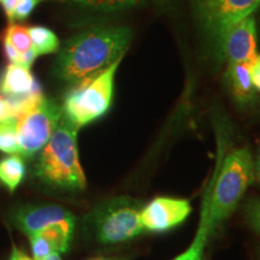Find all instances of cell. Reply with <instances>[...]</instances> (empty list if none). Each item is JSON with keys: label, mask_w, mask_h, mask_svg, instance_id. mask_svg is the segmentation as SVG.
<instances>
[{"label": "cell", "mask_w": 260, "mask_h": 260, "mask_svg": "<svg viewBox=\"0 0 260 260\" xmlns=\"http://www.w3.org/2000/svg\"><path fill=\"white\" fill-rule=\"evenodd\" d=\"M132 39L126 27L92 28L75 35L58 56L57 76L75 84L102 73L124 57Z\"/></svg>", "instance_id": "cell-1"}, {"label": "cell", "mask_w": 260, "mask_h": 260, "mask_svg": "<svg viewBox=\"0 0 260 260\" xmlns=\"http://www.w3.org/2000/svg\"><path fill=\"white\" fill-rule=\"evenodd\" d=\"M79 128L63 115L57 129L42 148L35 167V175L48 186L79 190L86 187L77 148Z\"/></svg>", "instance_id": "cell-2"}, {"label": "cell", "mask_w": 260, "mask_h": 260, "mask_svg": "<svg viewBox=\"0 0 260 260\" xmlns=\"http://www.w3.org/2000/svg\"><path fill=\"white\" fill-rule=\"evenodd\" d=\"M209 187L207 224L210 234L234 212L254 181V161L248 147L233 149L218 165Z\"/></svg>", "instance_id": "cell-3"}, {"label": "cell", "mask_w": 260, "mask_h": 260, "mask_svg": "<svg viewBox=\"0 0 260 260\" xmlns=\"http://www.w3.org/2000/svg\"><path fill=\"white\" fill-rule=\"evenodd\" d=\"M122 59L119 58L102 73L74 84L61 106L68 121L80 129L106 115L112 104L115 75Z\"/></svg>", "instance_id": "cell-4"}, {"label": "cell", "mask_w": 260, "mask_h": 260, "mask_svg": "<svg viewBox=\"0 0 260 260\" xmlns=\"http://www.w3.org/2000/svg\"><path fill=\"white\" fill-rule=\"evenodd\" d=\"M144 204L129 197H116L94 211L92 225L98 241L104 245L121 243L144 232L141 211Z\"/></svg>", "instance_id": "cell-5"}, {"label": "cell", "mask_w": 260, "mask_h": 260, "mask_svg": "<svg viewBox=\"0 0 260 260\" xmlns=\"http://www.w3.org/2000/svg\"><path fill=\"white\" fill-rule=\"evenodd\" d=\"M63 118V109L54 100L42 98L41 102L17 117L19 155L32 158L40 153Z\"/></svg>", "instance_id": "cell-6"}, {"label": "cell", "mask_w": 260, "mask_h": 260, "mask_svg": "<svg viewBox=\"0 0 260 260\" xmlns=\"http://www.w3.org/2000/svg\"><path fill=\"white\" fill-rule=\"evenodd\" d=\"M206 31L220 46L225 31L240 19L251 16L260 0H195Z\"/></svg>", "instance_id": "cell-7"}, {"label": "cell", "mask_w": 260, "mask_h": 260, "mask_svg": "<svg viewBox=\"0 0 260 260\" xmlns=\"http://www.w3.org/2000/svg\"><path fill=\"white\" fill-rule=\"evenodd\" d=\"M191 212L189 201L178 198L159 197L144 205L141 211V223L144 230L152 233H164L180 225Z\"/></svg>", "instance_id": "cell-8"}, {"label": "cell", "mask_w": 260, "mask_h": 260, "mask_svg": "<svg viewBox=\"0 0 260 260\" xmlns=\"http://www.w3.org/2000/svg\"><path fill=\"white\" fill-rule=\"evenodd\" d=\"M220 47L228 64L251 63L256 52V25L253 16L240 19L224 34Z\"/></svg>", "instance_id": "cell-9"}, {"label": "cell", "mask_w": 260, "mask_h": 260, "mask_svg": "<svg viewBox=\"0 0 260 260\" xmlns=\"http://www.w3.org/2000/svg\"><path fill=\"white\" fill-rule=\"evenodd\" d=\"M12 223L29 236L53 224L75 223V217L57 205H38L18 210L12 216Z\"/></svg>", "instance_id": "cell-10"}, {"label": "cell", "mask_w": 260, "mask_h": 260, "mask_svg": "<svg viewBox=\"0 0 260 260\" xmlns=\"http://www.w3.org/2000/svg\"><path fill=\"white\" fill-rule=\"evenodd\" d=\"M74 228L75 224L73 223L53 224L40 232L30 234L29 240L34 260H41L52 253L60 254L67 252L69 249Z\"/></svg>", "instance_id": "cell-11"}, {"label": "cell", "mask_w": 260, "mask_h": 260, "mask_svg": "<svg viewBox=\"0 0 260 260\" xmlns=\"http://www.w3.org/2000/svg\"><path fill=\"white\" fill-rule=\"evenodd\" d=\"M0 93L9 100H21L41 93V89L30 69L10 63L0 80Z\"/></svg>", "instance_id": "cell-12"}, {"label": "cell", "mask_w": 260, "mask_h": 260, "mask_svg": "<svg viewBox=\"0 0 260 260\" xmlns=\"http://www.w3.org/2000/svg\"><path fill=\"white\" fill-rule=\"evenodd\" d=\"M251 63H236L228 64L225 73V82L234 100L240 106L254 105L258 92L253 86L251 73H249Z\"/></svg>", "instance_id": "cell-13"}, {"label": "cell", "mask_w": 260, "mask_h": 260, "mask_svg": "<svg viewBox=\"0 0 260 260\" xmlns=\"http://www.w3.org/2000/svg\"><path fill=\"white\" fill-rule=\"evenodd\" d=\"M207 210H209V195L206 194L203 205V211H201V218L198 228V233L191 245L183 253L176 256L172 260H205L204 259V247L207 241L210 230L209 224H207Z\"/></svg>", "instance_id": "cell-14"}, {"label": "cell", "mask_w": 260, "mask_h": 260, "mask_svg": "<svg viewBox=\"0 0 260 260\" xmlns=\"http://www.w3.org/2000/svg\"><path fill=\"white\" fill-rule=\"evenodd\" d=\"M25 176V164L18 154L0 159V182L8 189L15 191Z\"/></svg>", "instance_id": "cell-15"}, {"label": "cell", "mask_w": 260, "mask_h": 260, "mask_svg": "<svg viewBox=\"0 0 260 260\" xmlns=\"http://www.w3.org/2000/svg\"><path fill=\"white\" fill-rule=\"evenodd\" d=\"M28 32L29 37H30L32 48L37 52L38 56L53 53L59 48V40L51 29L35 25V27L28 28Z\"/></svg>", "instance_id": "cell-16"}, {"label": "cell", "mask_w": 260, "mask_h": 260, "mask_svg": "<svg viewBox=\"0 0 260 260\" xmlns=\"http://www.w3.org/2000/svg\"><path fill=\"white\" fill-rule=\"evenodd\" d=\"M0 152L19 155L17 117H11L0 122Z\"/></svg>", "instance_id": "cell-17"}, {"label": "cell", "mask_w": 260, "mask_h": 260, "mask_svg": "<svg viewBox=\"0 0 260 260\" xmlns=\"http://www.w3.org/2000/svg\"><path fill=\"white\" fill-rule=\"evenodd\" d=\"M3 40L10 42L22 56H23L25 52H28L32 48L28 28L22 27V25L15 23H11L9 25L8 29H6L4 32Z\"/></svg>", "instance_id": "cell-18"}, {"label": "cell", "mask_w": 260, "mask_h": 260, "mask_svg": "<svg viewBox=\"0 0 260 260\" xmlns=\"http://www.w3.org/2000/svg\"><path fill=\"white\" fill-rule=\"evenodd\" d=\"M75 2L104 11H115V10L132 8L140 4L142 0H75Z\"/></svg>", "instance_id": "cell-19"}, {"label": "cell", "mask_w": 260, "mask_h": 260, "mask_svg": "<svg viewBox=\"0 0 260 260\" xmlns=\"http://www.w3.org/2000/svg\"><path fill=\"white\" fill-rule=\"evenodd\" d=\"M245 218L248 225L260 235V199L252 198L245 205Z\"/></svg>", "instance_id": "cell-20"}, {"label": "cell", "mask_w": 260, "mask_h": 260, "mask_svg": "<svg viewBox=\"0 0 260 260\" xmlns=\"http://www.w3.org/2000/svg\"><path fill=\"white\" fill-rule=\"evenodd\" d=\"M41 2H44V0H19L15 9L14 16H12L11 23H14L15 21H23V19L29 17L32 10L37 8Z\"/></svg>", "instance_id": "cell-21"}, {"label": "cell", "mask_w": 260, "mask_h": 260, "mask_svg": "<svg viewBox=\"0 0 260 260\" xmlns=\"http://www.w3.org/2000/svg\"><path fill=\"white\" fill-rule=\"evenodd\" d=\"M249 73H251L253 86L256 92H260V54H258L249 64Z\"/></svg>", "instance_id": "cell-22"}, {"label": "cell", "mask_w": 260, "mask_h": 260, "mask_svg": "<svg viewBox=\"0 0 260 260\" xmlns=\"http://www.w3.org/2000/svg\"><path fill=\"white\" fill-rule=\"evenodd\" d=\"M11 117H16L14 109H12L11 104L8 102V99L0 93V122L11 118Z\"/></svg>", "instance_id": "cell-23"}, {"label": "cell", "mask_w": 260, "mask_h": 260, "mask_svg": "<svg viewBox=\"0 0 260 260\" xmlns=\"http://www.w3.org/2000/svg\"><path fill=\"white\" fill-rule=\"evenodd\" d=\"M3 44H4V51L6 57L10 60V63H15V64H21L22 65V54L16 50V48L12 46L11 44L8 41L3 40Z\"/></svg>", "instance_id": "cell-24"}, {"label": "cell", "mask_w": 260, "mask_h": 260, "mask_svg": "<svg viewBox=\"0 0 260 260\" xmlns=\"http://www.w3.org/2000/svg\"><path fill=\"white\" fill-rule=\"evenodd\" d=\"M19 0H2V5H3V9H4L6 16H8L9 21L11 22L12 19V16H14V12H15V9L16 6H17Z\"/></svg>", "instance_id": "cell-25"}, {"label": "cell", "mask_w": 260, "mask_h": 260, "mask_svg": "<svg viewBox=\"0 0 260 260\" xmlns=\"http://www.w3.org/2000/svg\"><path fill=\"white\" fill-rule=\"evenodd\" d=\"M9 260H32V259L29 258L24 252H22L21 249H18L16 246H12V252Z\"/></svg>", "instance_id": "cell-26"}, {"label": "cell", "mask_w": 260, "mask_h": 260, "mask_svg": "<svg viewBox=\"0 0 260 260\" xmlns=\"http://www.w3.org/2000/svg\"><path fill=\"white\" fill-rule=\"evenodd\" d=\"M254 176L260 183V145L258 147V152H256V158L254 162Z\"/></svg>", "instance_id": "cell-27"}, {"label": "cell", "mask_w": 260, "mask_h": 260, "mask_svg": "<svg viewBox=\"0 0 260 260\" xmlns=\"http://www.w3.org/2000/svg\"><path fill=\"white\" fill-rule=\"evenodd\" d=\"M41 260H61L60 255L58 254V253H52V254H48L45 256V258H42Z\"/></svg>", "instance_id": "cell-28"}, {"label": "cell", "mask_w": 260, "mask_h": 260, "mask_svg": "<svg viewBox=\"0 0 260 260\" xmlns=\"http://www.w3.org/2000/svg\"><path fill=\"white\" fill-rule=\"evenodd\" d=\"M92 260H115V259H109V258H95V259H92Z\"/></svg>", "instance_id": "cell-29"}, {"label": "cell", "mask_w": 260, "mask_h": 260, "mask_svg": "<svg viewBox=\"0 0 260 260\" xmlns=\"http://www.w3.org/2000/svg\"><path fill=\"white\" fill-rule=\"evenodd\" d=\"M258 260H260V252H259V258H258Z\"/></svg>", "instance_id": "cell-30"}, {"label": "cell", "mask_w": 260, "mask_h": 260, "mask_svg": "<svg viewBox=\"0 0 260 260\" xmlns=\"http://www.w3.org/2000/svg\"><path fill=\"white\" fill-rule=\"evenodd\" d=\"M0 2H2V0H0Z\"/></svg>", "instance_id": "cell-31"}]
</instances>
